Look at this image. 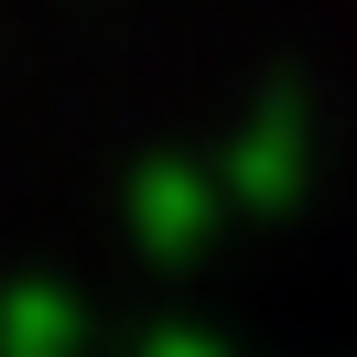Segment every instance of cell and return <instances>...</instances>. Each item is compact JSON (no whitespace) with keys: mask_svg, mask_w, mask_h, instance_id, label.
Listing matches in <instances>:
<instances>
[{"mask_svg":"<svg viewBox=\"0 0 357 357\" xmlns=\"http://www.w3.org/2000/svg\"><path fill=\"white\" fill-rule=\"evenodd\" d=\"M238 174L260 184V206H292V184H303V119H292V98H271V119H249Z\"/></svg>","mask_w":357,"mask_h":357,"instance_id":"1","label":"cell"},{"mask_svg":"<svg viewBox=\"0 0 357 357\" xmlns=\"http://www.w3.org/2000/svg\"><path fill=\"white\" fill-rule=\"evenodd\" d=\"M130 206H141V249H162V260L206 238V217H195V206H206V184H195V174H162V162H152V174L130 184Z\"/></svg>","mask_w":357,"mask_h":357,"instance_id":"2","label":"cell"}]
</instances>
